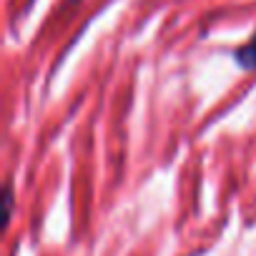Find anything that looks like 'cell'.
Returning <instances> with one entry per match:
<instances>
[{
    "instance_id": "cell-1",
    "label": "cell",
    "mask_w": 256,
    "mask_h": 256,
    "mask_svg": "<svg viewBox=\"0 0 256 256\" xmlns=\"http://www.w3.org/2000/svg\"><path fill=\"white\" fill-rule=\"evenodd\" d=\"M234 60H236L244 70H256V30H254V36H251L241 48H236Z\"/></svg>"
}]
</instances>
